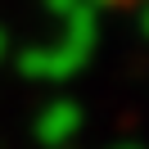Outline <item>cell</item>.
<instances>
[{
	"mask_svg": "<svg viewBox=\"0 0 149 149\" xmlns=\"http://www.w3.org/2000/svg\"><path fill=\"white\" fill-rule=\"evenodd\" d=\"M72 122H77V109L59 104V109H50V118H41V136H45V140H59Z\"/></svg>",
	"mask_w": 149,
	"mask_h": 149,
	"instance_id": "1",
	"label": "cell"
}]
</instances>
